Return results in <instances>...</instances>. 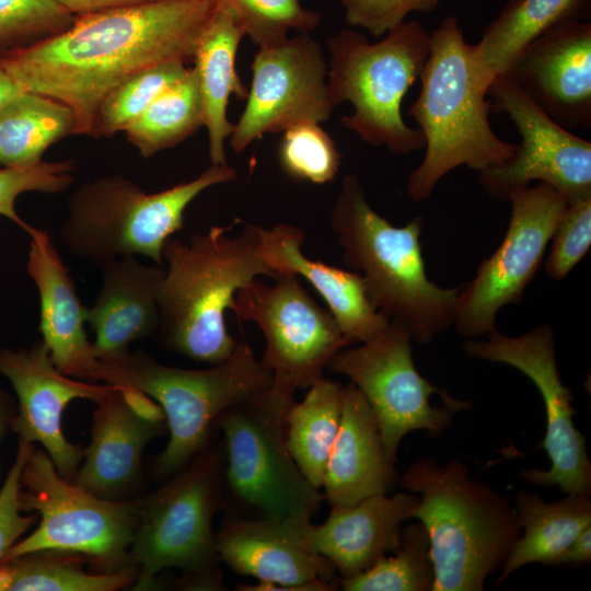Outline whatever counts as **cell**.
Masks as SVG:
<instances>
[{"mask_svg": "<svg viewBox=\"0 0 591 591\" xmlns=\"http://www.w3.org/2000/svg\"><path fill=\"white\" fill-rule=\"evenodd\" d=\"M215 0H159L77 15L60 34L0 59L25 90L73 113L76 135L91 136L103 100L134 74L193 59Z\"/></svg>", "mask_w": 591, "mask_h": 591, "instance_id": "cell-1", "label": "cell"}, {"mask_svg": "<svg viewBox=\"0 0 591 591\" xmlns=\"http://www.w3.org/2000/svg\"><path fill=\"white\" fill-rule=\"evenodd\" d=\"M419 79L420 92L408 115L424 135L426 152L408 176L406 193L413 201L428 199L452 170L466 166L480 172L505 163L518 148L490 126L487 94L494 79L455 16L443 19L430 33Z\"/></svg>", "mask_w": 591, "mask_h": 591, "instance_id": "cell-2", "label": "cell"}, {"mask_svg": "<svg viewBox=\"0 0 591 591\" xmlns=\"http://www.w3.org/2000/svg\"><path fill=\"white\" fill-rule=\"evenodd\" d=\"M212 225L188 242L171 236L163 245L158 286L163 344L192 360L215 366L234 351L225 312L239 289L259 276L278 277L259 256V225Z\"/></svg>", "mask_w": 591, "mask_h": 591, "instance_id": "cell-3", "label": "cell"}, {"mask_svg": "<svg viewBox=\"0 0 591 591\" xmlns=\"http://www.w3.org/2000/svg\"><path fill=\"white\" fill-rule=\"evenodd\" d=\"M331 228L344 263L361 276L372 305L402 324L418 344H429L454 323L460 287L442 288L427 275L422 218L396 227L369 204L359 178L349 174L331 211Z\"/></svg>", "mask_w": 591, "mask_h": 591, "instance_id": "cell-4", "label": "cell"}, {"mask_svg": "<svg viewBox=\"0 0 591 591\" xmlns=\"http://www.w3.org/2000/svg\"><path fill=\"white\" fill-rule=\"evenodd\" d=\"M418 495L412 518L426 529L434 568L432 591H482L502 569L521 534L511 500L485 482L471 478L457 460L440 464L421 457L401 477Z\"/></svg>", "mask_w": 591, "mask_h": 591, "instance_id": "cell-5", "label": "cell"}, {"mask_svg": "<svg viewBox=\"0 0 591 591\" xmlns=\"http://www.w3.org/2000/svg\"><path fill=\"white\" fill-rule=\"evenodd\" d=\"M236 176L228 164H211L197 177L152 194L120 175L95 178L70 195L59 239L70 254L100 268L137 255L163 266V245L183 229L188 205Z\"/></svg>", "mask_w": 591, "mask_h": 591, "instance_id": "cell-6", "label": "cell"}, {"mask_svg": "<svg viewBox=\"0 0 591 591\" xmlns=\"http://www.w3.org/2000/svg\"><path fill=\"white\" fill-rule=\"evenodd\" d=\"M100 382L135 387L157 402L170 438L155 462L157 473L172 476L208 444L218 417L232 405L273 385V373L245 340L208 369L166 366L138 351L101 362Z\"/></svg>", "mask_w": 591, "mask_h": 591, "instance_id": "cell-7", "label": "cell"}, {"mask_svg": "<svg viewBox=\"0 0 591 591\" xmlns=\"http://www.w3.org/2000/svg\"><path fill=\"white\" fill-rule=\"evenodd\" d=\"M429 37L413 20L394 26L376 43L352 30H341L327 40L331 100L335 106L352 104L354 113L343 116L341 123L364 142L394 154L425 148L422 132L405 123L401 109L428 57Z\"/></svg>", "mask_w": 591, "mask_h": 591, "instance_id": "cell-8", "label": "cell"}, {"mask_svg": "<svg viewBox=\"0 0 591 591\" xmlns=\"http://www.w3.org/2000/svg\"><path fill=\"white\" fill-rule=\"evenodd\" d=\"M224 455L209 444L139 503L130 546L135 589L155 586L169 568L186 572L195 587L222 590L212 520L222 506Z\"/></svg>", "mask_w": 591, "mask_h": 591, "instance_id": "cell-9", "label": "cell"}, {"mask_svg": "<svg viewBox=\"0 0 591 591\" xmlns=\"http://www.w3.org/2000/svg\"><path fill=\"white\" fill-rule=\"evenodd\" d=\"M20 501L22 510L35 512L39 522L1 560L49 551L82 555L102 571L131 564L139 503L104 499L81 488L58 473L44 449H34L23 467Z\"/></svg>", "mask_w": 591, "mask_h": 591, "instance_id": "cell-10", "label": "cell"}, {"mask_svg": "<svg viewBox=\"0 0 591 591\" xmlns=\"http://www.w3.org/2000/svg\"><path fill=\"white\" fill-rule=\"evenodd\" d=\"M294 395L271 387L227 408L215 428L224 442V480L258 517L312 518L324 499L301 473L286 438Z\"/></svg>", "mask_w": 591, "mask_h": 591, "instance_id": "cell-11", "label": "cell"}, {"mask_svg": "<svg viewBox=\"0 0 591 591\" xmlns=\"http://www.w3.org/2000/svg\"><path fill=\"white\" fill-rule=\"evenodd\" d=\"M412 341L402 324L391 322L375 338L341 349L327 367L349 378L363 395L376 418L384 447L395 462L399 443L407 433L424 430L432 438L439 437L450 427L455 413L472 407L471 402L462 399L433 404L432 396L451 395L419 373Z\"/></svg>", "mask_w": 591, "mask_h": 591, "instance_id": "cell-12", "label": "cell"}, {"mask_svg": "<svg viewBox=\"0 0 591 591\" xmlns=\"http://www.w3.org/2000/svg\"><path fill=\"white\" fill-rule=\"evenodd\" d=\"M273 280L247 282L229 310L259 327L266 343L260 360L273 373V387L294 395L324 378L333 357L350 344L297 275L281 274Z\"/></svg>", "mask_w": 591, "mask_h": 591, "instance_id": "cell-13", "label": "cell"}, {"mask_svg": "<svg viewBox=\"0 0 591 591\" xmlns=\"http://www.w3.org/2000/svg\"><path fill=\"white\" fill-rule=\"evenodd\" d=\"M508 200L511 216L503 240L457 293L453 325L468 339L496 331L499 311L522 303L568 205L563 193L543 182L511 192Z\"/></svg>", "mask_w": 591, "mask_h": 591, "instance_id": "cell-14", "label": "cell"}, {"mask_svg": "<svg viewBox=\"0 0 591 591\" xmlns=\"http://www.w3.org/2000/svg\"><path fill=\"white\" fill-rule=\"evenodd\" d=\"M486 336V340L468 339L464 352L473 359L505 363L521 371L544 402L546 433L540 447L546 451L551 467L529 468L520 475L534 485L557 486L567 495L590 496L587 440L572 420L577 412L571 391L558 372L552 326L542 324L520 336H508L497 329Z\"/></svg>", "mask_w": 591, "mask_h": 591, "instance_id": "cell-15", "label": "cell"}, {"mask_svg": "<svg viewBox=\"0 0 591 591\" xmlns=\"http://www.w3.org/2000/svg\"><path fill=\"white\" fill-rule=\"evenodd\" d=\"M491 111L506 114L521 142L505 163L478 172V182L495 199L533 181L549 184L568 200L591 196V142L560 126L540 108L509 74L497 76L488 90Z\"/></svg>", "mask_w": 591, "mask_h": 591, "instance_id": "cell-16", "label": "cell"}, {"mask_svg": "<svg viewBox=\"0 0 591 591\" xmlns=\"http://www.w3.org/2000/svg\"><path fill=\"white\" fill-rule=\"evenodd\" d=\"M246 105L229 137L239 154L265 134L301 123H323L336 107L329 96L327 60L310 33L259 48L251 65Z\"/></svg>", "mask_w": 591, "mask_h": 591, "instance_id": "cell-17", "label": "cell"}, {"mask_svg": "<svg viewBox=\"0 0 591 591\" xmlns=\"http://www.w3.org/2000/svg\"><path fill=\"white\" fill-rule=\"evenodd\" d=\"M311 518H233L216 533L217 551L231 570L258 582L241 591H332L339 576L306 536Z\"/></svg>", "mask_w": 591, "mask_h": 591, "instance_id": "cell-18", "label": "cell"}, {"mask_svg": "<svg viewBox=\"0 0 591 591\" xmlns=\"http://www.w3.org/2000/svg\"><path fill=\"white\" fill-rule=\"evenodd\" d=\"M12 385L19 402L11 428L19 439L39 443L50 456L58 473L72 480L84 449L73 444L62 432L66 407L76 398L94 403L116 385L92 383L60 372L51 361L43 340L30 348L0 350V375Z\"/></svg>", "mask_w": 591, "mask_h": 591, "instance_id": "cell-19", "label": "cell"}, {"mask_svg": "<svg viewBox=\"0 0 591 591\" xmlns=\"http://www.w3.org/2000/svg\"><path fill=\"white\" fill-rule=\"evenodd\" d=\"M84 462L72 482L89 493L118 500L140 480L148 443L166 427L161 406L143 392L116 385L97 401Z\"/></svg>", "mask_w": 591, "mask_h": 591, "instance_id": "cell-20", "label": "cell"}, {"mask_svg": "<svg viewBox=\"0 0 591 591\" xmlns=\"http://www.w3.org/2000/svg\"><path fill=\"white\" fill-rule=\"evenodd\" d=\"M509 73L566 129L591 128V23L570 20L532 42Z\"/></svg>", "mask_w": 591, "mask_h": 591, "instance_id": "cell-21", "label": "cell"}, {"mask_svg": "<svg viewBox=\"0 0 591 591\" xmlns=\"http://www.w3.org/2000/svg\"><path fill=\"white\" fill-rule=\"evenodd\" d=\"M26 271L39 298V331L55 367L63 374L100 382L96 358L84 324L86 308L76 292V283L48 232L32 227Z\"/></svg>", "mask_w": 591, "mask_h": 591, "instance_id": "cell-22", "label": "cell"}, {"mask_svg": "<svg viewBox=\"0 0 591 591\" xmlns=\"http://www.w3.org/2000/svg\"><path fill=\"white\" fill-rule=\"evenodd\" d=\"M417 502V494L401 491L370 496L348 506L333 505L323 523H309L306 536L339 578H351L399 548L401 524L412 519Z\"/></svg>", "mask_w": 591, "mask_h": 591, "instance_id": "cell-23", "label": "cell"}, {"mask_svg": "<svg viewBox=\"0 0 591 591\" xmlns=\"http://www.w3.org/2000/svg\"><path fill=\"white\" fill-rule=\"evenodd\" d=\"M304 241V232L292 224L259 227L258 253L278 274H292L309 281L324 299L349 344L367 343L384 332L391 321L370 302L361 276L309 258L302 252Z\"/></svg>", "mask_w": 591, "mask_h": 591, "instance_id": "cell-24", "label": "cell"}, {"mask_svg": "<svg viewBox=\"0 0 591 591\" xmlns=\"http://www.w3.org/2000/svg\"><path fill=\"white\" fill-rule=\"evenodd\" d=\"M101 269L100 293L86 308V323L94 332L96 358L111 362L127 355L134 341L158 332V286L164 268L123 256Z\"/></svg>", "mask_w": 591, "mask_h": 591, "instance_id": "cell-25", "label": "cell"}, {"mask_svg": "<svg viewBox=\"0 0 591 591\" xmlns=\"http://www.w3.org/2000/svg\"><path fill=\"white\" fill-rule=\"evenodd\" d=\"M395 463L372 409L349 382L344 386L340 425L325 468L324 499L329 506H348L387 494L401 482Z\"/></svg>", "mask_w": 591, "mask_h": 591, "instance_id": "cell-26", "label": "cell"}, {"mask_svg": "<svg viewBox=\"0 0 591 591\" xmlns=\"http://www.w3.org/2000/svg\"><path fill=\"white\" fill-rule=\"evenodd\" d=\"M244 36L232 11L217 4L195 47L193 69L202 101L211 164H228L225 140L234 128L227 115L231 94L239 100H246L248 94L236 71V53Z\"/></svg>", "mask_w": 591, "mask_h": 591, "instance_id": "cell-27", "label": "cell"}, {"mask_svg": "<svg viewBox=\"0 0 591 591\" xmlns=\"http://www.w3.org/2000/svg\"><path fill=\"white\" fill-rule=\"evenodd\" d=\"M514 509L520 519L521 534L497 583L525 565H553L579 533L591 525L590 496L567 495L560 500L545 502L540 495L520 489L514 498Z\"/></svg>", "mask_w": 591, "mask_h": 591, "instance_id": "cell-28", "label": "cell"}, {"mask_svg": "<svg viewBox=\"0 0 591 591\" xmlns=\"http://www.w3.org/2000/svg\"><path fill=\"white\" fill-rule=\"evenodd\" d=\"M590 0H508L474 45L486 72L495 79L511 70L525 48L556 25L587 21Z\"/></svg>", "mask_w": 591, "mask_h": 591, "instance_id": "cell-29", "label": "cell"}, {"mask_svg": "<svg viewBox=\"0 0 591 591\" xmlns=\"http://www.w3.org/2000/svg\"><path fill=\"white\" fill-rule=\"evenodd\" d=\"M343 392L344 385L322 378L301 402L292 403L286 415L288 450L301 473L318 489L340 425Z\"/></svg>", "mask_w": 591, "mask_h": 591, "instance_id": "cell-30", "label": "cell"}, {"mask_svg": "<svg viewBox=\"0 0 591 591\" xmlns=\"http://www.w3.org/2000/svg\"><path fill=\"white\" fill-rule=\"evenodd\" d=\"M71 134H76V120L67 105L24 91L0 108V164L38 163L49 146Z\"/></svg>", "mask_w": 591, "mask_h": 591, "instance_id": "cell-31", "label": "cell"}, {"mask_svg": "<svg viewBox=\"0 0 591 591\" xmlns=\"http://www.w3.org/2000/svg\"><path fill=\"white\" fill-rule=\"evenodd\" d=\"M88 558L70 553L33 552L0 561V591H114L131 586L130 564L114 571L90 572Z\"/></svg>", "mask_w": 591, "mask_h": 591, "instance_id": "cell-32", "label": "cell"}, {"mask_svg": "<svg viewBox=\"0 0 591 591\" xmlns=\"http://www.w3.org/2000/svg\"><path fill=\"white\" fill-rule=\"evenodd\" d=\"M204 126V107L196 73L163 91L126 129L127 140L144 158L172 148Z\"/></svg>", "mask_w": 591, "mask_h": 591, "instance_id": "cell-33", "label": "cell"}, {"mask_svg": "<svg viewBox=\"0 0 591 591\" xmlns=\"http://www.w3.org/2000/svg\"><path fill=\"white\" fill-rule=\"evenodd\" d=\"M394 554L357 576L339 578L338 586L346 591H432L430 540L419 521L402 529L401 546Z\"/></svg>", "mask_w": 591, "mask_h": 591, "instance_id": "cell-34", "label": "cell"}, {"mask_svg": "<svg viewBox=\"0 0 591 591\" xmlns=\"http://www.w3.org/2000/svg\"><path fill=\"white\" fill-rule=\"evenodd\" d=\"M188 68L172 60L147 68L116 86L101 103L91 136H112L131 125L169 86L182 79Z\"/></svg>", "mask_w": 591, "mask_h": 591, "instance_id": "cell-35", "label": "cell"}, {"mask_svg": "<svg viewBox=\"0 0 591 591\" xmlns=\"http://www.w3.org/2000/svg\"><path fill=\"white\" fill-rule=\"evenodd\" d=\"M232 11L245 36L258 48L285 42L290 31L311 33L321 24L318 12L300 0H215Z\"/></svg>", "mask_w": 591, "mask_h": 591, "instance_id": "cell-36", "label": "cell"}, {"mask_svg": "<svg viewBox=\"0 0 591 591\" xmlns=\"http://www.w3.org/2000/svg\"><path fill=\"white\" fill-rule=\"evenodd\" d=\"M76 16L58 0H0V59L60 34Z\"/></svg>", "mask_w": 591, "mask_h": 591, "instance_id": "cell-37", "label": "cell"}, {"mask_svg": "<svg viewBox=\"0 0 591 591\" xmlns=\"http://www.w3.org/2000/svg\"><path fill=\"white\" fill-rule=\"evenodd\" d=\"M277 157L288 176L317 185L334 181L341 163L334 139L320 123L313 121L286 129Z\"/></svg>", "mask_w": 591, "mask_h": 591, "instance_id": "cell-38", "label": "cell"}, {"mask_svg": "<svg viewBox=\"0 0 591 591\" xmlns=\"http://www.w3.org/2000/svg\"><path fill=\"white\" fill-rule=\"evenodd\" d=\"M73 160L45 162L26 166H4L0 169V216H3L28 231L26 223L15 210L16 198L26 192L56 194L65 192L73 183Z\"/></svg>", "mask_w": 591, "mask_h": 591, "instance_id": "cell-39", "label": "cell"}, {"mask_svg": "<svg viewBox=\"0 0 591 591\" xmlns=\"http://www.w3.org/2000/svg\"><path fill=\"white\" fill-rule=\"evenodd\" d=\"M551 241L544 268L549 278L563 280L590 248L591 196L568 200Z\"/></svg>", "mask_w": 591, "mask_h": 591, "instance_id": "cell-40", "label": "cell"}, {"mask_svg": "<svg viewBox=\"0 0 591 591\" xmlns=\"http://www.w3.org/2000/svg\"><path fill=\"white\" fill-rule=\"evenodd\" d=\"M34 449V443L19 439L15 459L0 489V560L38 519L35 512L24 515L20 501L22 471Z\"/></svg>", "mask_w": 591, "mask_h": 591, "instance_id": "cell-41", "label": "cell"}, {"mask_svg": "<svg viewBox=\"0 0 591 591\" xmlns=\"http://www.w3.org/2000/svg\"><path fill=\"white\" fill-rule=\"evenodd\" d=\"M349 26L367 30L375 37L385 35L412 12H433L442 0H339Z\"/></svg>", "mask_w": 591, "mask_h": 591, "instance_id": "cell-42", "label": "cell"}, {"mask_svg": "<svg viewBox=\"0 0 591 591\" xmlns=\"http://www.w3.org/2000/svg\"><path fill=\"white\" fill-rule=\"evenodd\" d=\"M591 560V525L582 530L555 559L554 566H582Z\"/></svg>", "mask_w": 591, "mask_h": 591, "instance_id": "cell-43", "label": "cell"}, {"mask_svg": "<svg viewBox=\"0 0 591 591\" xmlns=\"http://www.w3.org/2000/svg\"><path fill=\"white\" fill-rule=\"evenodd\" d=\"M76 15L86 13L146 4L159 0H58Z\"/></svg>", "mask_w": 591, "mask_h": 591, "instance_id": "cell-44", "label": "cell"}, {"mask_svg": "<svg viewBox=\"0 0 591 591\" xmlns=\"http://www.w3.org/2000/svg\"><path fill=\"white\" fill-rule=\"evenodd\" d=\"M25 90L8 73L0 61V108Z\"/></svg>", "mask_w": 591, "mask_h": 591, "instance_id": "cell-45", "label": "cell"}, {"mask_svg": "<svg viewBox=\"0 0 591 591\" xmlns=\"http://www.w3.org/2000/svg\"><path fill=\"white\" fill-rule=\"evenodd\" d=\"M13 405L7 393H0V443L4 438L14 416Z\"/></svg>", "mask_w": 591, "mask_h": 591, "instance_id": "cell-46", "label": "cell"}, {"mask_svg": "<svg viewBox=\"0 0 591 591\" xmlns=\"http://www.w3.org/2000/svg\"><path fill=\"white\" fill-rule=\"evenodd\" d=\"M2 392H3V391H2V389L0 387V393H2Z\"/></svg>", "mask_w": 591, "mask_h": 591, "instance_id": "cell-47", "label": "cell"}]
</instances>
